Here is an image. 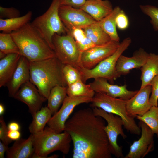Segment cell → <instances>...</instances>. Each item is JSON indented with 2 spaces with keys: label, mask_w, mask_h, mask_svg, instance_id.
I'll list each match as a JSON object with an SVG mask.
<instances>
[{
  "label": "cell",
  "mask_w": 158,
  "mask_h": 158,
  "mask_svg": "<svg viewBox=\"0 0 158 158\" xmlns=\"http://www.w3.org/2000/svg\"><path fill=\"white\" fill-rule=\"evenodd\" d=\"M103 119L88 108L75 112L68 119L64 131L73 142V158L112 157Z\"/></svg>",
  "instance_id": "cell-1"
},
{
  "label": "cell",
  "mask_w": 158,
  "mask_h": 158,
  "mask_svg": "<svg viewBox=\"0 0 158 158\" xmlns=\"http://www.w3.org/2000/svg\"><path fill=\"white\" fill-rule=\"evenodd\" d=\"M64 65L55 56L42 61L29 62L30 81L47 99L54 87L67 86L63 73Z\"/></svg>",
  "instance_id": "cell-2"
},
{
  "label": "cell",
  "mask_w": 158,
  "mask_h": 158,
  "mask_svg": "<svg viewBox=\"0 0 158 158\" xmlns=\"http://www.w3.org/2000/svg\"><path fill=\"white\" fill-rule=\"evenodd\" d=\"M20 54L29 62L37 61L55 56L54 51L29 22L11 32Z\"/></svg>",
  "instance_id": "cell-3"
},
{
  "label": "cell",
  "mask_w": 158,
  "mask_h": 158,
  "mask_svg": "<svg viewBox=\"0 0 158 158\" xmlns=\"http://www.w3.org/2000/svg\"><path fill=\"white\" fill-rule=\"evenodd\" d=\"M32 134L34 153L32 158H47L49 154L56 151L65 155L69 152L72 140L65 131L58 133L47 126L43 131Z\"/></svg>",
  "instance_id": "cell-4"
},
{
  "label": "cell",
  "mask_w": 158,
  "mask_h": 158,
  "mask_svg": "<svg viewBox=\"0 0 158 158\" xmlns=\"http://www.w3.org/2000/svg\"><path fill=\"white\" fill-rule=\"evenodd\" d=\"M59 0H52L47 11L36 17L31 23L32 25L53 51L52 38L55 34L65 35L68 30L60 18Z\"/></svg>",
  "instance_id": "cell-5"
},
{
  "label": "cell",
  "mask_w": 158,
  "mask_h": 158,
  "mask_svg": "<svg viewBox=\"0 0 158 158\" xmlns=\"http://www.w3.org/2000/svg\"><path fill=\"white\" fill-rule=\"evenodd\" d=\"M127 100L114 98L101 92H95L92 98L90 106L100 108L108 113L120 117L122 120L124 128L131 134L140 135L141 129L134 118L127 114L126 108Z\"/></svg>",
  "instance_id": "cell-6"
},
{
  "label": "cell",
  "mask_w": 158,
  "mask_h": 158,
  "mask_svg": "<svg viewBox=\"0 0 158 158\" xmlns=\"http://www.w3.org/2000/svg\"><path fill=\"white\" fill-rule=\"evenodd\" d=\"M131 39L128 37L120 43L112 55L102 61L93 68L87 69L83 67L79 70L81 79L84 83L91 79L103 78L111 82L118 78L116 70L117 60L131 43Z\"/></svg>",
  "instance_id": "cell-7"
},
{
  "label": "cell",
  "mask_w": 158,
  "mask_h": 158,
  "mask_svg": "<svg viewBox=\"0 0 158 158\" xmlns=\"http://www.w3.org/2000/svg\"><path fill=\"white\" fill-rule=\"evenodd\" d=\"M52 43L55 56L62 63L71 65L79 70L83 67L80 60L81 52L69 32L63 35L55 34Z\"/></svg>",
  "instance_id": "cell-8"
},
{
  "label": "cell",
  "mask_w": 158,
  "mask_h": 158,
  "mask_svg": "<svg viewBox=\"0 0 158 158\" xmlns=\"http://www.w3.org/2000/svg\"><path fill=\"white\" fill-rule=\"evenodd\" d=\"M95 114L102 118L107 123L104 130L107 136L109 148L112 154L118 158H123L122 147L117 143V138L120 135L124 139L126 138L123 129V123L119 116L108 113L103 109L96 107L92 108Z\"/></svg>",
  "instance_id": "cell-9"
},
{
  "label": "cell",
  "mask_w": 158,
  "mask_h": 158,
  "mask_svg": "<svg viewBox=\"0 0 158 158\" xmlns=\"http://www.w3.org/2000/svg\"><path fill=\"white\" fill-rule=\"evenodd\" d=\"M92 98L86 97H70L65 98L59 109L51 117L48 126L58 133L64 130L65 123L75 107L83 103L91 102Z\"/></svg>",
  "instance_id": "cell-10"
},
{
  "label": "cell",
  "mask_w": 158,
  "mask_h": 158,
  "mask_svg": "<svg viewBox=\"0 0 158 158\" xmlns=\"http://www.w3.org/2000/svg\"><path fill=\"white\" fill-rule=\"evenodd\" d=\"M59 13L61 20L68 31L76 28L83 29L97 22L82 9L70 6L60 5Z\"/></svg>",
  "instance_id": "cell-11"
},
{
  "label": "cell",
  "mask_w": 158,
  "mask_h": 158,
  "mask_svg": "<svg viewBox=\"0 0 158 158\" xmlns=\"http://www.w3.org/2000/svg\"><path fill=\"white\" fill-rule=\"evenodd\" d=\"M120 44L119 42L111 40L104 44L95 45L81 52L80 60L83 67L87 69L93 68L114 53Z\"/></svg>",
  "instance_id": "cell-12"
},
{
  "label": "cell",
  "mask_w": 158,
  "mask_h": 158,
  "mask_svg": "<svg viewBox=\"0 0 158 158\" xmlns=\"http://www.w3.org/2000/svg\"><path fill=\"white\" fill-rule=\"evenodd\" d=\"M138 126L141 129V137L134 141L130 147L128 153L124 158H143L154 150V134L143 121H140Z\"/></svg>",
  "instance_id": "cell-13"
},
{
  "label": "cell",
  "mask_w": 158,
  "mask_h": 158,
  "mask_svg": "<svg viewBox=\"0 0 158 158\" xmlns=\"http://www.w3.org/2000/svg\"><path fill=\"white\" fill-rule=\"evenodd\" d=\"M13 98L26 104L32 116L41 108L43 103L47 100L30 81L22 85Z\"/></svg>",
  "instance_id": "cell-14"
},
{
  "label": "cell",
  "mask_w": 158,
  "mask_h": 158,
  "mask_svg": "<svg viewBox=\"0 0 158 158\" xmlns=\"http://www.w3.org/2000/svg\"><path fill=\"white\" fill-rule=\"evenodd\" d=\"M150 85L140 88L137 93L130 99L127 100L126 108L128 114L135 118L136 116H142L152 106L149 99L151 92Z\"/></svg>",
  "instance_id": "cell-15"
},
{
  "label": "cell",
  "mask_w": 158,
  "mask_h": 158,
  "mask_svg": "<svg viewBox=\"0 0 158 158\" xmlns=\"http://www.w3.org/2000/svg\"><path fill=\"white\" fill-rule=\"evenodd\" d=\"M108 81L104 78H98L95 79L89 84L95 92L103 93L113 97L125 100L131 98L138 91L128 90L126 84L123 85H113L109 83Z\"/></svg>",
  "instance_id": "cell-16"
},
{
  "label": "cell",
  "mask_w": 158,
  "mask_h": 158,
  "mask_svg": "<svg viewBox=\"0 0 158 158\" xmlns=\"http://www.w3.org/2000/svg\"><path fill=\"white\" fill-rule=\"evenodd\" d=\"M149 54L144 49L140 48L128 57L121 54L116 63V70L118 78L128 74L134 68H141L145 63Z\"/></svg>",
  "instance_id": "cell-17"
},
{
  "label": "cell",
  "mask_w": 158,
  "mask_h": 158,
  "mask_svg": "<svg viewBox=\"0 0 158 158\" xmlns=\"http://www.w3.org/2000/svg\"><path fill=\"white\" fill-rule=\"evenodd\" d=\"M29 61L21 56L11 78L6 84L10 97H13L22 85L30 81Z\"/></svg>",
  "instance_id": "cell-18"
},
{
  "label": "cell",
  "mask_w": 158,
  "mask_h": 158,
  "mask_svg": "<svg viewBox=\"0 0 158 158\" xmlns=\"http://www.w3.org/2000/svg\"><path fill=\"white\" fill-rule=\"evenodd\" d=\"M80 8L97 22L109 14L114 9L111 3L108 0H86Z\"/></svg>",
  "instance_id": "cell-19"
},
{
  "label": "cell",
  "mask_w": 158,
  "mask_h": 158,
  "mask_svg": "<svg viewBox=\"0 0 158 158\" xmlns=\"http://www.w3.org/2000/svg\"><path fill=\"white\" fill-rule=\"evenodd\" d=\"M33 153L32 134L27 139L20 138L16 140L6 152L8 158H32Z\"/></svg>",
  "instance_id": "cell-20"
},
{
  "label": "cell",
  "mask_w": 158,
  "mask_h": 158,
  "mask_svg": "<svg viewBox=\"0 0 158 158\" xmlns=\"http://www.w3.org/2000/svg\"><path fill=\"white\" fill-rule=\"evenodd\" d=\"M21 55L19 54H7L0 60V87L6 85L18 65Z\"/></svg>",
  "instance_id": "cell-21"
},
{
  "label": "cell",
  "mask_w": 158,
  "mask_h": 158,
  "mask_svg": "<svg viewBox=\"0 0 158 158\" xmlns=\"http://www.w3.org/2000/svg\"><path fill=\"white\" fill-rule=\"evenodd\" d=\"M140 88L143 87L150 84L152 80L158 75V54H149L146 62L141 68Z\"/></svg>",
  "instance_id": "cell-22"
},
{
  "label": "cell",
  "mask_w": 158,
  "mask_h": 158,
  "mask_svg": "<svg viewBox=\"0 0 158 158\" xmlns=\"http://www.w3.org/2000/svg\"><path fill=\"white\" fill-rule=\"evenodd\" d=\"M32 16V12L29 11L22 16L10 19L0 18V30L7 33L16 31L30 22Z\"/></svg>",
  "instance_id": "cell-23"
},
{
  "label": "cell",
  "mask_w": 158,
  "mask_h": 158,
  "mask_svg": "<svg viewBox=\"0 0 158 158\" xmlns=\"http://www.w3.org/2000/svg\"><path fill=\"white\" fill-rule=\"evenodd\" d=\"M119 6L114 8L112 12L99 21V24L109 36L111 40L119 42L120 37L116 30V18L121 10Z\"/></svg>",
  "instance_id": "cell-24"
},
{
  "label": "cell",
  "mask_w": 158,
  "mask_h": 158,
  "mask_svg": "<svg viewBox=\"0 0 158 158\" xmlns=\"http://www.w3.org/2000/svg\"><path fill=\"white\" fill-rule=\"evenodd\" d=\"M52 115L47 106L42 107L32 116V120L29 127L30 132L33 134L43 131Z\"/></svg>",
  "instance_id": "cell-25"
},
{
  "label": "cell",
  "mask_w": 158,
  "mask_h": 158,
  "mask_svg": "<svg viewBox=\"0 0 158 158\" xmlns=\"http://www.w3.org/2000/svg\"><path fill=\"white\" fill-rule=\"evenodd\" d=\"M83 30L86 37L90 39L96 45L104 44L111 40L97 21Z\"/></svg>",
  "instance_id": "cell-26"
},
{
  "label": "cell",
  "mask_w": 158,
  "mask_h": 158,
  "mask_svg": "<svg viewBox=\"0 0 158 158\" xmlns=\"http://www.w3.org/2000/svg\"><path fill=\"white\" fill-rule=\"evenodd\" d=\"M67 87L58 85L54 87L51 90L47 99V107L52 115H54L59 110L60 106L67 96Z\"/></svg>",
  "instance_id": "cell-27"
},
{
  "label": "cell",
  "mask_w": 158,
  "mask_h": 158,
  "mask_svg": "<svg viewBox=\"0 0 158 158\" xmlns=\"http://www.w3.org/2000/svg\"><path fill=\"white\" fill-rule=\"evenodd\" d=\"M67 95L70 97H86L92 98L95 92L89 84H86L81 80L67 87Z\"/></svg>",
  "instance_id": "cell-28"
},
{
  "label": "cell",
  "mask_w": 158,
  "mask_h": 158,
  "mask_svg": "<svg viewBox=\"0 0 158 158\" xmlns=\"http://www.w3.org/2000/svg\"><path fill=\"white\" fill-rule=\"evenodd\" d=\"M135 117L146 124L158 137V105L152 106L142 116L137 115Z\"/></svg>",
  "instance_id": "cell-29"
},
{
  "label": "cell",
  "mask_w": 158,
  "mask_h": 158,
  "mask_svg": "<svg viewBox=\"0 0 158 158\" xmlns=\"http://www.w3.org/2000/svg\"><path fill=\"white\" fill-rule=\"evenodd\" d=\"M0 51L6 54H20L18 47L10 33L2 32L0 33Z\"/></svg>",
  "instance_id": "cell-30"
},
{
  "label": "cell",
  "mask_w": 158,
  "mask_h": 158,
  "mask_svg": "<svg viewBox=\"0 0 158 158\" xmlns=\"http://www.w3.org/2000/svg\"><path fill=\"white\" fill-rule=\"evenodd\" d=\"M63 73L67 86L81 80L79 71L71 65H64Z\"/></svg>",
  "instance_id": "cell-31"
},
{
  "label": "cell",
  "mask_w": 158,
  "mask_h": 158,
  "mask_svg": "<svg viewBox=\"0 0 158 158\" xmlns=\"http://www.w3.org/2000/svg\"><path fill=\"white\" fill-rule=\"evenodd\" d=\"M142 11L151 18L150 22L155 31H158V8L151 5H140Z\"/></svg>",
  "instance_id": "cell-32"
},
{
  "label": "cell",
  "mask_w": 158,
  "mask_h": 158,
  "mask_svg": "<svg viewBox=\"0 0 158 158\" xmlns=\"http://www.w3.org/2000/svg\"><path fill=\"white\" fill-rule=\"evenodd\" d=\"M19 10L13 7L0 6V18L10 19L20 16Z\"/></svg>",
  "instance_id": "cell-33"
},
{
  "label": "cell",
  "mask_w": 158,
  "mask_h": 158,
  "mask_svg": "<svg viewBox=\"0 0 158 158\" xmlns=\"http://www.w3.org/2000/svg\"><path fill=\"white\" fill-rule=\"evenodd\" d=\"M152 91L149 101L152 106H157L158 101V75L155 76L151 81Z\"/></svg>",
  "instance_id": "cell-34"
},
{
  "label": "cell",
  "mask_w": 158,
  "mask_h": 158,
  "mask_svg": "<svg viewBox=\"0 0 158 158\" xmlns=\"http://www.w3.org/2000/svg\"><path fill=\"white\" fill-rule=\"evenodd\" d=\"M117 27L120 30H125L128 27L129 22L128 18L124 12L121 9L116 18Z\"/></svg>",
  "instance_id": "cell-35"
},
{
  "label": "cell",
  "mask_w": 158,
  "mask_h": 158,
  "mask_svg": "<svg viewBox=\"0 0 158 158\" xmlns=\"http://www.w3.org/2000/svg\"><path fill=\"white\" fill-rule=\"evenodd\" d=\"M0 139L3 143L8 147V144L11 142L12 140L8 136V130L7 126L4 121L2 116L0 118Z\"/></svg>",
  "instance_id": "cell-36"
},
{
  "label": "cell",
  "mask_w": 158,
  "mask_h": 158,
  "mask_svg": "<svg viewBox=\"0 0 158 158\" xmlns=\"http://www.w3.org/2000/svg\"><path fill=\"white\" fill-rule=\"evenodd\" d=\"M75 42L78 50L81 52L96 45L90 39L87 37L80 41Z\"/></svg>",
  "instance_id": "cell-37"
},
{
  "label": "cell",
  "mask_w": 158,
  "mask_h": 158,
  "mask_svg": "<svg viewBox=\"0 0 158 158\" xmlns=\"http://www.w3.org/2000/svg\"><path fill=\"white\" fill-rule=\"evenodd\" d=\"M86 0H59L60 5L68 6L76 8H80L85 3Z\"/></svg>",
  "instance_id": "cell-38"
},
{
  "label": "cell",
  "mask_w": 158,
  "mask_h": 158,
  "mask_svg": "<svg viewBox=\"0 0 158 158\" xmlns=\"http://www.w3.org/2000/svg\"><path fill=\"white\" fill-rule=\"evenodd\" d=\"M68 32L71 33L76 42L80 41L86 37L83 30L80 28H74Z\"/></svg>",
  "instance_id": "cell-39"
},
{
  "label": "cell",
  "mask_w": 158,
  "mask_h": 158,
  "mask_svg": "<svg viewBox=\"0 0 158 158\" xmlns=\"http://www.w3.org/2000/svg\"><path fill=\"white\" fill-rule=\"evenodd\" d=\"M8 136L12 140H16L19 139L21 136V133L19 130H8Z\"/></svg>",
  "instance_id": "cell-40"
},
{
  "label": "cell",
  "mask_w": 158,
  "mask_h": 158,
  "mask_svg": "<svg viewBox=\"0 0 158 158\" xmlns=\"http://www.w3.org/2000/svg\"><path fill=\"white\" fill-rule=\"evenodd\" d=\"M8 128L9 130H19L20 128L19 124L15 122H10L8 124Z\"/></svg>",
  "instance_id": "cell-41"
},
{
  "label": "cell",
  "mask_w": 158,
  "mask_h": 158,
  "mask_svg": "<svg viewBox=\"0 0 158 158\" xmlns=\"http://www.w3.org/2000/svg\"><path fill=\"white\" fill-rule=\"evenodd\" d=\"M8 147L1 141H0V158H4V154Z\"/></svg>",
  "instance_id": "cell-42"
},
{
  "label": "cell",
  "mask_w": 158,
  "mask_h": 158,
  "mask_svg": "<svg viewBox=\"0 0 158 158\" xmlns=\"http://www.w3.org/2000/svg\"><path fill=\"white\" fill-rule=\"evenodd\" d=\"M5 109L4 105L1 103L0 104V115L2 116L4 112Z\"/></svg>",
  "instance_id": "cell-43"
},
{
  "label": "cell",
  "mask_w": 158,
  "mask_h": 158,
  "mask_svg": "<svg viewBox=\"0 0 158 158\" xmlns=\"http://www.w3.org/2000/svg\"><path fill=\"white\" fill-rule=\"evenodd\" d=\"M7 54L0 51V59H2L5 57Z\"/></svg>",
  "instance_id": "cell-44"
}]
</instances>
